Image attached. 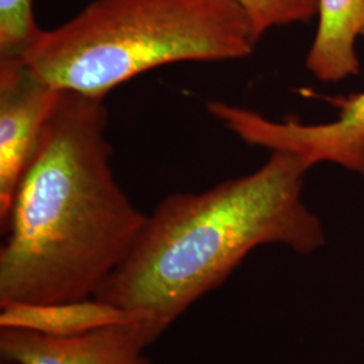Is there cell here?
<instances>
[{"label": "cell", "instance_id": "1", "mask_svg": "<svg viewBox=\"0 0 364 364\" xmlns=\"http://www.w3.org/2000/svg\"><path fill=\"white\" fill-rule=\"evenodd\" d=\"M105 97L60 91L14 197L0 248V304L92 299L147 215L111 168Z\"/></svg>", "mask_w": 364, "mask_h": 364}, {"label": "cell", "instance_id": "2", "mask_svg": "<svg viewBox=\"0 0 364 364\" xmlns=\"http://www.w3.org/2000/svg\"><path fill=\"white\" fill-rule=\"evenodd\" d=\"M311 168L304 158L277 150L251 174L200 193L165 197L95 297L142 314L158 338L197 299L220 287L254 248L316 251L326 236L302 201Z\"/></svg>", "mask_w": 364, "mask_h": 364}, {"label": "cell", "instance_id": "3", "mask_svg": "<svg viewBox=\"0 0 364 364\" xmlns=\"http://www.w3.org/2000/svg\"><path fill=\"white\" fill-rule=\"evenodd\" d=\"M258 41L231 0H92L21 61L54 90L105 97L159 66L246 58Z\"/></svg>", "mask_w": 364, "mask_h": 364}, {"label": "cell", "instance_id": "4", "mask_svg": "<svg viewBox=\"0 0 364 364\" xmlns=\"http://www.w3.org/2000/svg\"><path fill=\"white\" fill-rule=\"evenodd\" d=\"M207 109L250 146L293 153L312 168L331 162L364 176V91L340 102L338 119L324 124L274 122L224 102H208Z\"/></svg>", "mask_w": 364, "mask_h": 364}, {"label": "cell", "instance_id": "5", "mask_svg": "<svg viewBox=\"0 0 364 364\" xmlns=\"http://www.w3.org/2000/svg\"><path fill=\"white\" fill-rule=\"evenodd\" d=\"M60 91L21 60H0V227L6 228L16 188Z\"/></svg>", "mask_w": 364, "mask_h": 364}, {"label": "cell", "instance_id": "6", "mask_svg": "<svg viewBox=\"0 0 364 364\" xmlns=\"http://www.w3.org/2000/svg\"><path fill=\"white\" fill-rule=\"evenodd\" d=\"M154 341L144 323L75 338L0 328V356L14 364H151L144 350Z\"/></svg>", "mask_w": 364, "mask_h": 364}, {"label": "cell", "instance_id": "7", "mask_svg": "<svg viewBox=\"0 0 364 364\" xmlns=\"http://www.w3.org/2000/svg\"><path fill=\"white\" fill-rule=\"evenodd\" d=\"M134 323L144 324V316L96 297L52 304H0V328L22 329L52 338H75L103 328Z\"/></svg>", "mask_w": 364, "mask_h": 364}, {"label": "cell", "instance_id": "8", "mask_svg": "<svg viewBox=\"0 0 364 364\" xmlns=\"http://www.w3.org/2000/svg\"><path fill=\"white\" fill-rule=\"evenodd\" d=\"M318 26L306 68L324 82H338L360 72L356 39L364 33V0H317Z\"/></svg>", "mask_w": 364, "mask_h": 364}, {"label": "cell", "instance_id": "9", "mask_svg": "<svg viewBox=\"0 0 364 364\" xmlns=\"http://www.w3.org/2000/svg\"><path fill=\"white\" fill-rule=\"evenodd\" d=\"M33 0H0V60H21L38 41Z\"/></svg>", "mask_w": 364, "mask_h": 364}, {"label": "cell", "instance_id": "10", "mask_svg": "<svg viewBox=\"0 0 364 364\" xmlns=\"http://www.w3.org/2000/svg\"><path fill=\"white\" fill-rule=\"evenodd\" d=\"M250 18L255 36L263 37L274 27L305 23L317 16V0H231Z\"/></svg>", "mask_w": 364, "mask_h": 364}, {"label": "cell", "instance_id": "11", "mask_svg": "<svg viewBox=\"0 0 364 364\" xmlns=\"http://www.w3.org/2000/svg\"><path fill=\"white\" fill-rule=\"evenodd\" d=\"M1 364H14V363H11V362H6V360H3V362H1Z\"/></svg>", "mask_w": 364, "mask_h": 364}]
</instances>
